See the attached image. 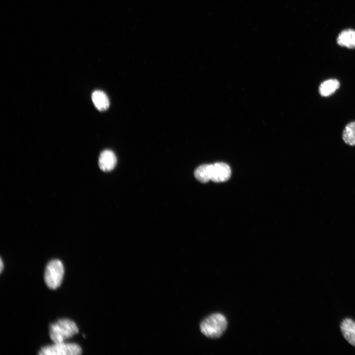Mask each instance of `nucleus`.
I'll use <instances>...</instances> for the list:
<instances>
[{
	"label": "nucleus",
	"instance_id": "1",
	"mask_svg": "<svg viewBox=\"0 0 355 355\" xmlns=\"http://www.w3.org/2000/svg\"><path fill=\"white\" fill-rule=\"evenodd\" d=\"M227 327L225 317L220 313L212 314L206 317L200 323L201 332L206 337L216 339L220 337Z\"/></svg>",
	"mask_w": 355,
	"mask_h": 355
},
{
	"label": "nucleus",
	"instance_id": "2",
	"mask_svg": "<svg viewBox=\"0 0 355 355\" xmlns=\"http://www.w3.org/2000/svg\"><path fill=\"white\" fill-rule=\"evenodd\" d=\"M78 332L76 323L68 319L59 320L49 327V336L54 343L64 342Z\"/></svg>",
	"mask_w": 355,
	"mask_h": 355
},
{
	"label": "nucleus",
	"instance_id": "3",
	"mask_svg": "<svg viewBox=\"0 0 355 355\" xmlns=\"http://www.w3.org/2000/svg\"><path fill=\"white\" fill-rule=\"evenodd\" d=\"M64 274V265L61 260L53 259L47 264L44 275L46 285L51 289L60 286Z\"/></svg>",
	"mask_w": 355,
	"mask_h": 355
},
{
	"label": "nucleus",
	"instance_id": "4",
	"mask_svg": "<svg viewBox=\"0 0 355 355\" xmlns=\"http://www.w3.org/2000/svg\"><path fill=\"white\" fill-rule=\"evenodd\" d=\"M82 353L80 346L75 343H59L42 347L38 352L41 355H78Z\"/></svg>",
	"mask_w": 355,
	"mask_h": 355
},
{
	"label": "nucleus",
	"instance_id": "5",
	"mask_svg": "<svg viewBox=\"0 0 355 355\" xmlns=\"http://www.w3.org/2000/svg\"><path fill=\"white\" fill-rule=\"evenodd\" d=\"M231 174L229 166L222 162L211 164V180L216 182L227 180Z\"/></svg>",
	"mask_w": 355,
	"mask_h": 355
},
{
	"label": "nucleus",
	"instance_id": "6",
	"mask_svg": "<svg viewBox=\"0 0 355 355\" xmlns=\"http://www.w3.org/2000/svg\"><path fill=\"white\" fill-rule=\"evenodd\" d=\"M117 162L115 154L110 150H105L101 152L99 158V166L104 172L113 170Z\"/></svg>",
	"mask_w": 355,
	"mask_h": 355
},
{
	"label": "nucleus",
	"instance_id": "7",
	"mask_svg": "<svg viewBox=\"0 0 355 355\" xmlns=\"http://www.w3.org/2000/svg\"><path fill=\"white\" fill-rule=\"evenodd\" d=\"M340 329L345 339L355 347V321L350 318H345L341 323Z\"/></svg>",
	"mask_w": 355,
	"mask_h": 355
},
{
	"label": "nucleus",
	"instance_id": "8",
	"mask_svg": "<svg viewBox=\"0 0 355 355\" xmlns=\"http://www.w3.org/2000/svg\"><path fill=\"white\" fill-rule=\"evenodd\" d=\"M338 44L349 48L355 47V31L348 29L342 31L337 37Z\"/></svg>",
	"mask_w": 355,
	"mask_h": 355
},
{
	"label": "nucleus",
	"instance_id": "9",
	"mask_svg": "<svg viewBox=\"0 0 355 355\" xmlns=\"http://www.w3.org/2000/svg\"><path fill=\"white\" fill-rule=\"evenodd\" d=\"M340 87L339 81L336 79H329L322 82L319 87L321 96L328 97L333 94Z\"/></svg>",
	"mask_w": 355,
	"mask_h": 355
},
{
	"label": "nucleus",
	"instance_id": "10",
	"mask_svg": "<svg viewBox=\"0 0 355 355\" xmlns=\"http://www.w3.org/2000/svg\"><path fill=\"white\" fill-rule=\"evenodd\" d=\"M92 100L95 107L100 111L107 109L109 101L106 95L103 91L96 90L92 94Z\"/></svg>",
	"mask_w": 355,
	"mask_h": 355
},
{
	"label": "nucleus",
	"instance_id": "11",
	"mask_svg": "<svg viewBox=\"0 0 355 355\" xmlns=\"http://www.w3.org/2000/svg\"><path fill=\"white\" fill-rule=\"evenodd\" d=\"M211 164H204L198 167L194 172L195 178L200 182L206 183L211 180Z\"/></svg>",
	"mask_w": 355,
	"mask_h": 355
},
{
	"label": "nucleus",
	"instance_id": "12",
	"mask_svg": "<svg viewBox=\"0 0 355 355\" xmlns=\"http://www.w3.org/2000/svg\"><path fill=\"white\" fill-rule=\"evenodd\" d=\"M343 140L346 144L355 146V121L346 126L343 132Z\"/></svg>",
	"mask_w": 355,
	"mask_h": 355
},
{
	"label": "nucleus",
	"instance_id": "13",
	"mask_svg": "<svg viewBox=\"0 0 355 355\" xmlns=\"http://www.w3.org/2000/svg\"><path fill=\"white\" fill-rule=\"evenodd\" d=\"M0 273H1L2 271V269H3V262H2V260L1 258H0Z\"/></svg>",
	"mask_w": 355,
	"mask_h": 355
}]
</instances>
